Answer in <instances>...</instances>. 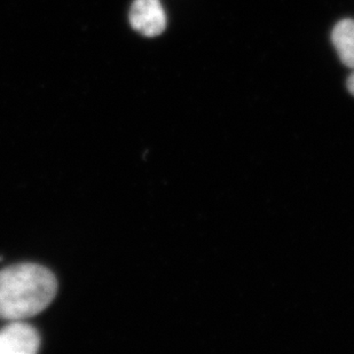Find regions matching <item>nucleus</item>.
Here are the masks:
<instances>
[{"label": "nucleus", "mask_w": 354, "mask_h": 354, "mask_svg": "<svg viewBox=\"0 0 354 354\" xmlns=\"http://www.w3.org/2000/svg\"><path fill=\"white\" fill-rule=\"evenodd\" d=\"M57 291L55 275L41 265L22 263L0 271V319L24 320L43 312Z\"/></svg>", "instance_id": "nucleus-1"}, {"label": "nucleus", "mask_w": 354, "mask_h": 354, "mask_svg": "<svg viewBox=\"0 0 354 354\" xmlns=\"http://www.w3.org/2000/svg\"><path fill=\"white\" fill-rule=\"evenodd\" d=\"M131 27L145 37H156L167 28V14L160 0H134L129 14Z\"/></svg>", "instance_id": "nucleus-2"}, {"label": "nucleus", "mask_w": 354, "mask_h": 354, "mask_svg": "<svg viewBox=\"0 0 354 354\" xmlns=\"http://www.w3.org/2000/svg\"><path fill=\"white\" fill-rule=\"evenodd\" d=\"M39 346L37 329L24 320L10 321L0 330V354H34Z\"/></svg>", "instance_id": "nucleus-3"}, {"label": "nucleus", "mask_w": 354, "mask_h": 354, "mask_svg": "<svg viewBox=\"0 0 354 354\" xmlns=\"http://www.w3.org/2000/svg\"><path fill=\"white\" fill-rule=\"evenodd\" d=\"M331 41L338 57L346 67L354 68V20L345 19L338 22L331 32Z\"/></svg>", "instance_id": "nucleus-4"}, {"label": "nucleus", "mask_w": 354, "mask_h": 354, "mask_svg": "<svg viewBox=\"0 0 354 354\" xmlns=\"http://www.w3.org/2000/svg\"><path fill=\"white\" fill-rule=\"evenodd\" d=\"M352 74L350 75V77L348 80V88L350 91V93L354 95V68L352 69Z\"/></svg>", "instance_id": "nucleus-5"}]
</instances>
